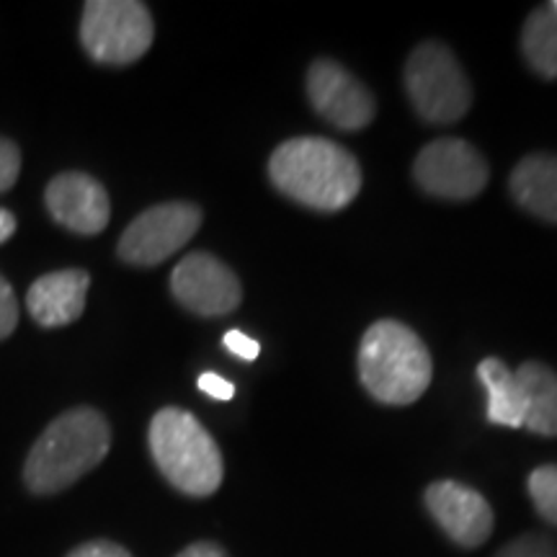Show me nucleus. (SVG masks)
<instances>
[{"mask_svg":"<svg viewBox=\"0 0 557 557\" xmlns=\"http://www.w3.org/2000/svg\"><path fill=\"white\" fill-rule=\"evenodd\" d=\"M269 176L278 191L318 212L348 207L361 189L357 158L325 137H295L278 145L269 160Z\"/></svg>","mask_w":557,"mask_h":557,"instance_id":"1","label":"nucleus"},{"mask_svg":"<svg viewBox=\"0 0 557 557\" xmlns=\"http://www.w3.org/2000/svg\"><path fill=\"white\" fill-rule=\"evenodd\" d=\"M111 447V429L96 408H73L54 418L24 465V483L37 496H54L99 468Z\"/></svg>","mask_w":557,"mask_h":557,"instance_id":"2","label":"nucleus"},{"mask_svg":"<svg viewBox=\"0 0 557 557\" xmlns=\"http://www.w3.org/2000/svg\"><path fill=\"white\" fill-rule=\"evenodd\" d=\"M359 377L374 400L410 406L429 389L434 361L426 344L408 325L377 320L361 338Z\"/></svg>","mask_w":557,"mask_h":557,"instance_id":"3","label":"nucleus"},{"mask_svg":"<svg viewBox=\"0 0 557 557\" xmlns=\"http://www.w3.org/2000/svg\"><path fill=\"white\" fill-rule=\"evenodd\" d=\"M150 455L163 478L194 498L218 493L225 478L220 447L209 431L184 408H163L150 421Z\"/></svg>","mask_w":557,"mask_h":557,"instance_id":"4","label":"nucleus"},{"mask_svg":"<svg viewBox=\"0 0 557 557\" xmlns=\"http://www.w3.org/2000/svg\"><path fill=\"white\" fill-rule=\"evenodd\" d=\"M410 103L431 124H451L468 114L472 88L447 47L438 41L418 45L406 62Z\"/></svg>","mask_w":557,"mask_h":557,"instance_id":"5","label":"nucleus"},{"mask_svg":"<svg viewBox=\"0 0 557 557\" xmlns=\"http://www.w3.org/2000/svg\"><path fill=\"white\" fill-rule=\"evenodd\" d=\"M156 26L148 5L137 0H88L83 9L81 41L103 65H129L150 50Z\"/></svg>","mask_w":557,"mask_h":557,"instance_id":"6","label":"nucleus"},{"mask_svg":"<svg viewBox=\"0 0 557 557\" xmlns=\"http://www.w3.org/2000/svg\"><path fill=\"white\" fill-rule=\"evenodd\" d=\"M201 225V209L189 201L150 207L120 238V259L132 267H158L189 243Z\"/></svg>","mask_w":557,"mask_h":557,"instance_id":"7","label":"nucleus"},{"mask_svg":"<svg viewBox=\"0 0 557 557\" xmlns=\"http://www.w3.org/2000/svg\"><path fill=\"white\" fill-rule=\"evenodd\" d=\"M413 176L423 191L442 199H472L487 186V163L470 143L444 137L418 152Z\"/></svg>","mask_w":557,"mask_h":557,"instance_id":"8","label":"nucleus"},{"mask_svg":"<svg viewBox=\"0 0 557 557\" xmlns=\"http://www.w3.org/2000/svg\"><path fill=\"white\" fill-rule=\"evenodd\" d=\"M173 297L194 315H227L240 305L243 289L233 269L209 253H191L171 274Z\"/></svg>","mask_w":557,"mask_h":557,"instance_id":"9","label":"nucleus"},{"mask_svg":"<svg viewBox=\"0 0 557 557\" xmlns=\"http://www.w3.org/2000/svg\"><path fill=\"white\" fill-rule=\"evenodd\" d=\"M308 96L325 122L346 132L364 129L377 111L364 83H359L346 67L333 60L312 62L308 73Z\"/></svg>","mask_w":557,"mask_h":557,"instance_id":"10","label":"nucleus"},{"mask_svg":"<svg viewBox=\"0 0 557 557\" xmlns=\"http://www.w3.org/2000/svg\"><path fill=\"white\" fill-rule=\"evenodd\" d=\"M426 508L459 547H480L493 534V508L470 485L455 480L429 485Z\"/></svg>","mask_w":557,"mask_h":557,"instance_id":"11","label":"nucleus"},{"mask_svg":"<svg viewBox=\"0 0 557 557\" xmlns=\"http://www.w3.org/2000/svg\"><path fill=\"white\" fill-rule=\"evenodd\" d=\"M45 201L54 222L67 227L70 233L99 235L109 225V194L99 181L86 173H62L52 178Z\"/></svg>","mask_w":557,"mask_h":557,"instance_id":"12","label":"nucleus"},{"mask_svg":"<svg viewBox=\"0 0 557 557\" xmlns=\"http://www.w3.org/2000/svg\"><path fill=\"white\" fill-rule=\"evenodd\" d=\"M88 287L90 276L86 271H54L32 284L29 295H26V308L41 329H62L83 315Z\"/></svg>","mask_w":557,"mask_h":557,"instance_id":"13","label":"nucleus"},{"mask_svg":"<svg viewBox=\"0 0 557 557\" xmlns=\"http://www.w3.org/2000/svg\"><path fill=\"white\" fill-rule=\"evenodd\" d=\"M511 194L534 218L557 222V158L537 152L511 173Z\"/></svg>","mask_w":557,"mask_h":557,"instance_id":"14","label":"nucleus"},{"mask_svg":"<svg viewBox=\"0 0 557 557\" xmlns=\"http://www.w3.org/2000/svg\"><path fill=\"white\" fill-rule=\"evenodd\" d=\"M513 374L524 393V426L540 436H557V374L540 361H524Z\"/></svg>","mask_w":557,"mask_h":557,"instance_id":"15","label":"nucleus"},{"mask_svg":"<svg viewBox=\"0 0 557 557\" xmlns=\"http://www.w3.org/2000/svg\"><path fill=\"white\" fill-rule=\"evenodd\" d=\"M478 377L487 393V421L508 429L524 426V393L517 374L504 361L491 357L480 361Z\"/></svg>","mask_w":557,"mask_h":557,"instance_id":"16","label":"nucleus"},{"mask_svg":"<svg viewBox=\"0 0 557 557\" xmlns=\"http://www.w3.org/2000/svg\"><path fill=\"white\" fill-rule=\"evenodd\" d=\"M521 50L534 73L547 81L557 78V11L553 3L529 13L521 32Z\"/></svg>","mask_w":557,"mask_h":557,"instance_id":"17","label":"nucleus"},{"mask_svg":"<svg viewBox=\"0 0 557 557\" xmlns=\"http://www.w3.org/2000/svg\"><path fill=\"white\" fill-rule=\"evenodd\" d=\"M529 496L540 517L557 527V465H542L529 475Z\"/></svg>","mask_w":557,"mask_h":557,"instance_id":"18","label":"nucleus"},{"mask_svg":"<svg viewBox=\"0 0 557 557\" xmlns=\"http://www.w3.org/2000/svg\"><path fill=\"white\" fill-rule=\"evenodd\" d=\"M496 557H557V545L545 534H524L508 542Z\"/></svg>","mask_w":557,"mask_h":557,"instance_id":"19","label":"nucleus"},{"mask_svg":"<svg viewBox=\"0 0 557 557\" xmlns=\"http://www.w3.org/2000/svg\"><path fill=\"white\" fill-rule=\"evenodd\" d=\"M21 173V152L16 143L0 137V194L9 191L13 184H16Z\"/></svg>","mask_w":557,"mask_h":557,"instance_id":"20","label":"nucleus"},{"mask_svg":"<svg viewBox=\"0 0 557 557\" xmlns=\"http://www.w3.org/2000/svg\"><path fill=\"white\" fill-rule=\"evenodd\" d=\"M18 323V299L13 287L0 276V341L9 338Z\"/></svg>","mask_w":557,"mask_h":557,"instance_id":"21","label":"nucleus"},{"mask_svg":"<svg viewBox=\"0 0 557 557\" xmlns=\"http://www.w3.org/2000/svg\"><path fill=\"white\" fill-rule=\"evenodd\" d=\"M222 344H225V348L230 354H233V357H238L243 361H256V359H259V354H261L259 341L246 336L243 331H227Z\"/></svg>","mask_w":557,"mask_h":557,"instance_id":"22","label":"nucleus"},{"mask_svg":"<svg viewBox=\"0 0 557 557\" xmlns=\"http://www.w3.org/2000/svg\"><path fill=\"white\" fill-rule=\"evenodd\" d=\"M67 557H132L129 549H124L122 545L109 540H96V542H86V545L75 547Z\"/></svg>","mask_w":557,"mask_h":557,"instance_id":"23","label":"nucleus"},{"mask_svg":"<svg viewBox=\"0 0 557 557\" xmlns=\"http://www.w3.org/2000/svg\"><path fill=\"white\" fill-rule=\"evenodd\" d=\"M199 389L214 400H233L235 385L214 372H205L199 377Z\"/></svg>","mask_w":557,"mask_h":557,"instance_id":"24","label":"nucleus"},{"mask_svg":"<svg viewBox=\"0 0 557 557\" xmlns=\"http://www.w3.org/2000/svg\"><path fill=\"white\" fill-rule=\"evenodd\" d=\"M178 557H227V553L214 542H197V545H189L184 553H178Z\"/></svg>","mask_w":557,"mask_h":557,"instance_id":"25","label":"nucleus"},{"mask_svg":"<svg viewBox=\"0 0 557 557\" xmlns=\"http://www.w3.org/2000/svg\"><path fill=\"white\" fill-rule=\"evenodd\" d=\"M16 233V218L9 212V209H0V246Z\"/></svg>","mask_w":557,"mask_h":557,"instance_id":"26","label":"nucleus"},{"mask_svg":"<svg viewBox=\"0 0 557 557\" xmlns=\"http://www.w3.org/2000/svg\"><path fill=\"white\" fill-rule=\"evenodd\" d=\"M553 9H555V11H557V3H553Z\"/></svg>","mask_w":557,"mask_h":557,"instance_id":"27","label":"nucleus"}]
</instances>
